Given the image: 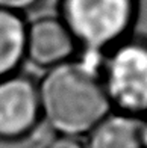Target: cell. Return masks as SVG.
<instances>
[{"label":"cell","mask_w":147,"mask_h":148,"mask_svg":"<svg viewBox=\"0 0 147 148\" xmlns=\"http://www.w3.org/2000/svg\"><path fill=\"white\" fill-rule=\"evenodd\" d=\"M38 91L41 112L67 136L94 130L112 103L105 80L84 62L67 60L50 68Z\"/></svg>","instance_id":"cell-1"},{"label":"cell","mask_w":147,"mask_h":148,"mask_svg":"<svg viewBox=\"0 0 147 148\" xmlns=\"http://www.w3.org/2000/svg\"><path fill=\"white\" fill-rule=\"evenodd\" d=\"M64 21L81 41L103 49L121 38L135 15V0H64Z\"/></svg>","instance_id":"cell-2"},{"label":"cell","mask_w":147,"mask_h":148,"mask_svg":"<svg viewBox=\"0 0 147 148\" xmlns=\"http://www.w3.org/2000/svg\"><path fill=\"white\" fill-rule=\"evenodd\" d=\"M111 101L129 113L147 112V44L126 42L112 53L106 70Z\"/></svg>","instance_id":"cell-3"},{"label":"cell","mask_w":147,"mask_h":148,"mask_svg":"<svg viewBox=\"0 0 147 148\" xmlns=\"http://www.w3.org/2000/svg\"><path fill=\"white\" fill-rule=\"evenodd\" d=\"M41 113L39 91L23 76L0 79V139L24 138L37 125Z\"/></svg>","instance_id":"cell-4"},{"label":"cell","mask_w":147,"mask_h":148,"mask_svg":"<svg viewBox=\"0 0 147 148\" xmlns=\"http://www.w3.org/2000/svg\"><path fill=\"white\" fill-rule=\"evenodd\" d=\"M76 49V38L64 20L43 17L26 29V55L38 66L53 68L67 62Z\"/></svg>","instance_id":"cell-5"},{"label":"cell","mask_w":147,"mask_h":148,"mask_svg":"<svg viewBox=\"0 0 147 148\" xmlns=\"http://www.w3.org/2000/svg\"><path fill=\"white\" fill-rule=\"evenodd\" d=\"M88 148H147V127L137 118H105L90 138Z\"/></svg>","instance_id":"cell-6"},{"label":"cell","mask_w":147,"mask_h":148,"mask_svg":"<svg viewBox=\"0 0 147 148\" xmlns=\"http://www.w3.org/2000/svg\"><path fill=\"white\" fill-rule=\"evenodd\" d=\"M26 29L17 12L0 9V79L8 77L26 55Z\"/></svg>","instance_id":"cell-7"},{"label":"cell","mask_w":147,"mask_h":148,"mask_svg":"<svg viewBox=\"0 0 147 148\" xmlns=\"http://www.w3.org/2000/svg\"><path fill=\"white\" fill-rule=\"evenodd\" d=\"M37 2L38 0H0V9L17 12V11L30 8Z\"/></svg>","instance_id":"cell-8"},{"label":"cell","mask_w":147,"mask_h":148,"mask_svg":"<svg viewBox=\"0 0 147 148\" xmlns=\"http://www.w3.org/2000/svg\"><path fill=\"white\" fill-rule=\"evenodd\" d=\"M46 148H85L77 139L71 136H61L53 139Z\"/></svg>","instance_id":"cell-9"}]
</instances>
